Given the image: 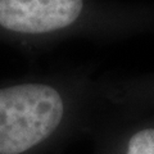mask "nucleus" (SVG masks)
Returning <instances> with one entry per match:
<instances>
[{
  "label": "nucleus",
  "mask_w": 154,
  "mask_h": 154,
  "mask_svg": "<svg viewBox=\"0 0 154 154\" xmlns=\"http://www.w3.org/2000/svg\"><path fill=\"white\" fill-rule=\"evenodd\" d=\"M126 154H154V127H144L128 139Z\"/></svg>",
  "instance_id": "nucleus-3"
},
{
  "label": "nucleus",
  "mask_w": 154,
  "mask_h": 154,
  "mask_svg": "<svg viewBox=\"0 0 154 154\" xmlns=\"http://www.w3.org/2000/svg\"><path fill=\"white\" fill-rule=\"evenodd\" d=\"M84 0H0V25L21 33L63 30L79 19Z\"/></svg>",
  "instance_id": "nucleus-2"
},
{
  "label": "nucleus",
  "mask_w": 154,
  "mask_h": 154,
  "mask_svg": "<svg viewBox=\"0 0 154 154\" xmlns=\"http://www.w3.org/2000/svg\"><path fill=\"white\" fill-rule=\"evenodd\" d=\"M60 94L48 85L26 84L0 90V154H19L55 131L63 118Z\"/></svg>",
  "instance_id": "nucleus-1"
}]
</instances>
